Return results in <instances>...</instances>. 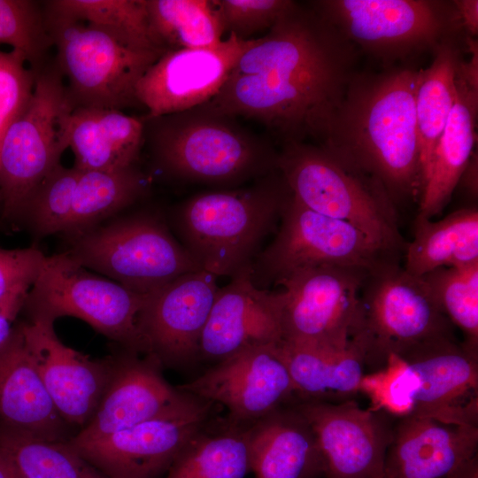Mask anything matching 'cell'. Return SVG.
<instances>
[{
    "instance_id": "obj_7",
    "label": "cell",
    "mask_w": 478,
    "mask_h": 478,
    "mask_svg": "<svg viewBox=\"0 0 478 478\" xmlns=\"http://www.w3.org/2000/svg\"><path fill=\"white\" fill-rule=\"evenodd\" d=\"M66 236L65 252L73 260L142 295L202 269L161 217L150 211L117 215Z\"/></svg>"
},
{
    "instance_id": "obj_2",
    "label": "cell",
    "mask_w": 478,
    "mask_h": 478,
    "mask_svg": "<svg viewBox=\"0 0 478 478\" xmlns=\"http://www.w3.org/2000/svg\"><path fill=\"white\" fill-rule=\"evenodd\" d=\"M417 71L353 75L318 145L378 183L397 209L422 189L414 93Z\"/></svg>"
},
{
    "instance_id": "obj_31",
    "label": "cell",
    "mask_w": 478,
    "mask_h": 478,
    "mask_svg": "<svg viewBox=\"0 0 478 478\" xmlns=\"http://www.w3.org/2000/svg\"><path fill=\"white\" fill-rule=\"evenodd\" d=\"M459 59L458 50L451 42H443L436 47L432 64L417 71L414 104L422 186L435 148L455 103Z\"/></svg>"
},
{
    "instance_id": "obj_32",
    "label": "cell",
    "mask_w": 478,
    "mask_h": 478,
    "mask_svg": "<svg viewBox=\"0 0 478 478\" xmlns=\"http://www.w3.org/2000/svg\"><path fill=\"white\" fill-rule=\"evenodd\" d=\"M251 473L246 428L210 421L184 446L164 478H245Z\"/></svg>"
},
{
    "instance_id": "obj_23",
    "label": "cell",
    "mask_w": 478,
    "mask_h": 478,
    "mask_svg": "<svg viewBox=\"0 0 478 478\" xmlns=\"http://www.w3.org/2000/svg\"><path fill=\"white\" fill-rule=\"evenodd\" d=\"M70 425L46 391L20 325L0 349V428L35 439L67 442Z\"/></svg>"
},
{
    "instance_id": "obj_5",
    "label": "cell",
    "mask_w": 478,
    "mask_h": 478,
    "mask_svg": "<svg viewBox=\"0 0 478 478\" xmlns=\"http://www.w3.org/2000/svg\"><path fill=\"white\" fill-rule=\"evenodd\" d=\"M278 171L303 205L352 225L391 258L404 256L397 209L378 183L305 142L282 145Z\"/></svg>"
},
{
    "instance_id": "obj_12",
    "label": "cell",
    "mask_w": 478,
    "mask_h": 478,
    "mask_svg": "<svg viewBox=\"0 0 478 478\" xmlns=\"http://www.w3.org/2000/svg\"><path fill=\"white\" fill-rule=\"evenodd\" d=\"M369 271L320 265L292 273L282 287L283 342L328 349L346 347L359 320V297Z\"/></svg>"
},
{
    "instance_id": "obj_29",
    "label": "cell",
    "mask_w": 478,
    "mask_h": 478,
    "mask_svg": "<svg viewBox=\"0 0 478 478\" xmlns=\"http://www.w3.org/2000/svg\"><path fill=\"white\" fill-rule=\"evenodd\" d=\"M403 258L404 269L419 277L440 267L478 262L477 207L459 209L436 221L417 215Z\"/></svg>"
},
{
    "instance_id": "obj_44",
    "label": "cell",
    "mask_w": 478,
    "mask_h": 478,
    "mask_svg": "<svg viewBox=\"0 0 478 478\" xmlns=\"http://www.w3.org/2000/svg\"><path fill=\"white\" fill-rule=\"evenodd\" d=\"M453 5L460 22L474 38L478 31V1L457 0L453 1Z\"/></svg>"
},
{
    "instance_id": "obj_6",
    "label": "cell",
    "mask_w": 478,
    "mask_h": 478,
    "mask_svg": "<svg viewBox=\"0 0 478 478\" xmlns=\"http://www.w3.org/2000/svg\"><path fill=\"white\" fill-rule=\"evenodd\" d=\"M73 107L53 60L36 71L31 96L8 127L0 150V215L16 228L29 201L59 165Z\"/></svg>"
},
{
    "instance_id": "obj_28",
    "label": "cell",
    "mask_w": 478,
    "mask_h": 478,
    "mask_svg": "<svg viewBox=\"0 0 478 478\" xmlns=\"http://www.w3.org/2000/svg\"><path fill=\"white\" fill-rule=\"evenodd\" d=\"M281 346L297 399L335 403L360 392L365 351L354 337L343 349L283 341Z\"/></svg>"
},
{
    "instance_id": "obj_42",
    "label": "cell",
    "mask_w": 478,
    "mask_h": 478,
    "mask_svg": "<svg viewBox=\"0 0 478 478\" xmlns=\"http://www.w3.org/2000/svg\"><path fill=\"white\" fill-rule=\"evenodd\" d=\"M45 255L36 248L0 247V297L19 288H31Z\"/></svg>"
},
{
    "instance_id": "obj_22",
    "label": "cell",
    "mask_w": 478,
    "mask_h": 478,
    "mask_svg": "<svg viewBox=\"0 0 478 478\" xmlns=\"http://www.w3.org/2000/svg\"><path fill=\"white\" fill-rule=\"evenodd\" d=\"M219 288L199 344V359L217 363L251 346L283 340L282 291L257 287L251 265Z\"/></svg>"
},
{
    "instance_id": "obj_37",
    "label": "cell",
    "mask_w": 478,
    "mask_h": 478,
    "mask_svg": "<svg viewBox=\"0 0 478 478\" xmlns=\"http://www.w3.org/2000/svg\"><path fill=\"white\" fill-rule=\"evenodd\" d=\"M0 44L11 46L35 71L49 63L52 43L45 26L42 3L0 0Z\"/></svg>"
},
{
    "instance_id": "obj_45",
    "label": "cell",
    "mask_w": 478,
    "mask_h": 478,
    "mask_svg": "<svg viewBox=\"0 0 478 478\" xmlns=\"http://www.w3.org/2000/svg\"><path fill=\"white\" fill-rule=\"evenodd\" d=\"M444 478H478L477 456H474L457 466Z\"/></svg>"
},
{
    "instance_id": "obj_34",
    "label": "cell",
    "mask_w": 478,
    "mask_h": 478,
    "mask_svg": "<svg viewBox=\"0 0 478 478\" xmlns=\"http://www.w3.org/2000/svg\"><path fill=\"white\" fill-rule=\"evenodd\" d=\"M49 9L111 33L141 50L164 54L155 36L145 0H50Z\"/></svg>"
},
{
    "instance_id": "obj_38",
    "label": "cell",
    "mask_w": 478,
    "mask_h": 478,
    "mask_svg": "<svg viewBox=\"0 0 478 478\" xmlns=\"http://www.w3.org/2000/svg\"><path fill=\"white\" fill-rule=\"evenodd\" d=\"M80 170L59 164L38 187L23 221L39 237L64 233L73 205Z\"/></svg>"
},
{
    "instance_id": "obj_26",
    "label": "cell",
    "mask_w": 478,
    "mask_h": 478,
    "mask_svg": "<svg viewBox=\"0 0 478 478\" xmlns=\"http://www.w3.org/2000/svg\"><path fill=\"white\" fill-rule=\"evenodd\" d=\"M144 118L124 111L73 109L67 145L79 170L112 171L137 165L143 147Z\"/></svg>"
},
{
    "instance_id": "obj_3",
    "label": "cell",
    "mask_w": 478,
    "mask_h": 478,
    "mask_svg": "<svg viewBox=\"0 0 478 478\" xmlns=\"http://www.w3.org/2000/svg\"><path fill=\"white\" fill-rule=\"evenodd\" d=\"M143 118V146L154 166L173 179L234 187L278 171L279 152L235 118L203 105Z\"/></svg>"
},
{
    "instance_id": "obj_18",
    "label": "cell",
    "mask_w": 478,
    "mask_h": 478,
    "mask_svg": "<svg viewBox=\"0 0 478 478\" xmlns=\"http://www.w3.org/2000/svg\"><path fill=\"white\" fill-rule=\"evenodd\" d=\"M216 278L200 269L146 295L138 315L144 354L169 367L199 359L201 335L219 289Z\"/></svg>"
},
{
    "instance_id": "obj_33",
    "label": "cell",
    "mask_w": 478,
    "mask_h": 478,
    "mask_svg": "<svg viewBox=\"0 0 478 478\" xmlns=\"http://www.w3.org/2000/svg\"><path fill=\"white\" fill-rule=\"evenodd\" d=\"M151 29L167 50L210 48L225 33L214 0H145Z\"/></svg>"
},
{
    "instance_id": "obj_35",
    "label": "cell",
    "mask_w": 478,
    "mask_h": 478,
    "mask_svg": "<svg viewBox=\"0 0 478 478\" xmlns=\"http://www.w3.org/2000/svg\"><path fill=\"white\" fill-rule=\"evenodd\" d=\"M0 450L22 478H105L68 441L39 440L0 428Z\"/></svg>"
},
{
    "instance_id": "obj_20",
    "label": "cell",
    "mask_w": 478,
    "mask_h": 478,
    "mask_svg": "<svg viewBox=\"0 0 478 478\" xmlns=\"http://www.w3.org/2000/svg\"><path fill=\"white\" fill-rule=\"evenodd\" d=\"M20 325L42 382L61 417L80 428L93 416L110 382L115 358L94 359L63 343L54 322L29 319Z\"/></svg>"
},
{
    "instance_id": "obj_17",
    "label": "cell",
    "mask_w": 478,
    "mask_h": 478,
    "mask_svg": "<svg viewBox=\"0 0 478 478\" xmlns=\"http://www.w3.org/2000/svg\"><path fill=\"white\" fill-rule=\"evenodd\" d=\"M315 435L325 478H386L385 462L393 427L383 412L355 401H294Z\"/></svg>"
},
{
    "instance_id": "obj_21",
    "label": "cell",
    "mask_w": 478,
    "mask_h": 478,
    "mask_svg": "<svg viewBox=\"0 0 478 478\" xmlns=\"http://www.w3.org/2000/svg\"><path fill=\"white\" fill-rule=\"evenodd\" d=\"M398 357L419 381L410 415L477 426L478 354L447 336L420 343Z\"/></svg>"
},
{
    "instance_id": "obj_36",
    "label": "cell",
    "mask_w": 478,
    "mask_h": 478,
    "mask_svg": "<svg viewBox=\"0 0 478 478\" xmlns=\"http://www.w3.org/2000/svg\"><path fill=\"white\" fill-rule=\"evenodd\" d=\"M421 277L443 313L462 331V343L478 354V262L440 267Z\"/></svg>"
},
{
    "instance_id": "obj_19",
    "label": "cell",
    "mask_w": 478,
    "mask_h": 478,
    "mask_svg": "<svg viewBox=\"0 0 478 478\" xmlns=\"http://www.w3.org/2000/svg\"><path fill=\"white\" fill-rule=\"evenodd\" d=\"M211 410L166 416L89 440L68 443L105 478H160L211 421Z\"/></svg>"
},
{
    "instance_id": "obj_25",
    "label": "cell",
    "mask_w": 478,
    "mask_h": 478,
    "mask_svg": "<svg viewBox=\"0 0 478 478\" xmlns=\"http://www.w3.org/2000/svg\"><path fill=\"white\" fill-rule=\"evenodd\" d=\"M294 401L246 427L255 478H325L313 430Z\"/></svg>"
},
{
    "instance_id": "obj_41",
    "label": "cell",
    "mask_w": 478,
    "mask_h": 478,
    "mask_svg": "<svg viewBox=\"0 0 478 478\" xmlns=\"http://www.w3.org/2000/svg\"><path fill=\"white\" fill-rule=\"evenodd\" d=\"M35 74L19 53L0 50V150L8 127L31 96Z\"/></svg>"
},
{
    "instance_id": "obj_8",
    "label": "cell",
    "mask_w": 478,
    "mask_h": 478,
    "mask_svg": "<svg viewBox=\"0 0 478 478\" xmlns=\"http://www.w3.org/2000/svg\"><path fill=\"white\" fill-rule=\"evenodd\" d=\"M42 3L56 50L53 62L73 109L123 111L138 106L136 84L162 54L135 49L104 29L59 14Z\"/></svg>"
},
{
    "instance_id": "obj_30",
    "label": "cell",
    "mask_w": 478,
    "mask_h": 478,
    "mask_svg": "<svg viewBox=\"0 0 478 478\" xmlns=\"http://www.w3.org/2000/svg\"><path fill=\"white\" fill-rule=\"evenodd\" d=\"M149 188L138 165L112 170H80L71 213L64 231L70 235L119 215L143 198Z\"/></svg>"
},
{
    "instance_id": "obj_43",
    "label": "cell",
    "mask_w": 478,
    "mask_h": 478,
    "mask_svg": "<svg viewBox=\"0 0 478 478\" xmlns=\"http://www.w3.org/2000/svg\"><path fill=\"white\" fill-rule=\"evenodd\" d=\"M30 288L13 289L0 297V349L8 342L15 328L14 322L24 309Z\"/></svg>"
},
{
    "instance_id": "obj_16",
    "label": "cell",
    "mask_w": 478,
    "mask_h": 478,
    "mask_svg": "<svg viewBox=\"0 0 478 478\" xmlns=\"http://www.w3.org/2000/svg\"><path fill=\"white\" fill-rule=\"evenodd\" d=\"M255 42L256 39L228 34L213 47L166 51L135 87L136 100L147 112L145 117L185 112L211 101Z\"/></svg>"
},
{
    "instance_id": "obj_4",
    "label": "cell",
    "mask_w": 478,
    "mask_h": 478,
    "mask_svg": "<svg viewBox=\"0 0 478 478\" xmlns=\"http://www.w3.org/2000/svg\"><path fill=\"white\" fill-rule=\"evenodd\" d=\"M290 195L276 171L244 188L193 196L179 205L174 223L182 245L202 269L231 277L252 265Z\"/></svg>"
},
{
    "instance_id": "obj_14",
    "label": "cell",
    "mask_w": 478,
    "mask_h": 478,
    "mask_svg": "<svg viewBox=\"0 0 478 478\" xmlns=\"http://www.w3.org/2000/svg\"><path fill=\"white\" fill-rule=\"evenodd\" d=\"M281 343L241 350L178 388L223 405L227 423L249 427L297 399Z\"/></svg>"
},
{
    "instance_id": "obj_24",
    "label": "cell",
    "mask_w": 478,
    "mask_h": 478,
    "mask_svg": "<svg viewBox=\"0 0 478 478\" xmlns=\"http://www.w3.org/2000/svg\"><path fill=\"white\" fill-rule=\"evenodd\" d=\"M478 426L447 425L408 415L393 427L386 478H444L476 455Z\"/></svg>"
},
{
    "instance_id": "obj_10",
    "label": "cell",
    "mask_w": 478,
    "mask_h": 478,
    "mask_svg": "<svg viewBox=\"0 0 478 478\" xmlns=\"http://www.w3.org/2000/svg\"><path fill=\"white\" fill-rule=\"evenodd\" d=\"M146 295L96 274L66 252L45 256L24 305L29 319H80L127 351L144 353L138 315Z\"/></svg>"
},
{
    "instance_id": "obj_13",
    "label": "cell",
    "mask_w": 478,
    "mask_h": 478,
    "mask_svg": "<svg viewBox=\"0 0 478 478\" xmlns=\"http://www.w3.org/2000/svg\"><path fill=\"white\" fill-rule=\"evenodd\" d=\"M311 5L351 44L379 56H402L440 40L459 20L456 10L427 0H324Z\"/></svg>"
},
{
    "instance_id": "obj_9",
    "label": "cell",
    "mask_w": 478,
    "mask_h": 478,
    "mask_svg": "<svg viewBox=\"0 0 478 478\" xmlns=\"http://www.w3.org/2000/svg\"><path fill=\"white\" fill-rule=\"evenodd\" d=\"M359 302V320L351 337L362 344L366 366L374 371L384 366L391 355L454 336V326L425 280L408 274L399 261H388L367 273Z\"/></svg>"
},
{
    "instance_id": "obj_15",
    "label": "cell",
    "mask_w": 478,
    "mask_h": 478,
    "mask_svg": "<svg viewBox=\"0 0 478 478\" xmlns=\"http://www.w3.org/2000/svg\"><path fill=\"white\" fill-rule=\"evenodd\" d=\"M151 355L115 358L110 382L91 419L72 438L89 440L150 420L211 410L212 403L171 386Z\"/></svg>"
},
{
    "instance_id": "obj_1",
    "label": "cell",
    "mask_w": 478,
    "mask_h": 478,
    "mask_svg": "<svg viewBox=\"0 0 478 478\" xmlns=\"http://www.w3.org/2000/svg\"><path fill=\"white\" fill-rule=\"evenodd\" d=\"M352 46L312 6L295 2L202 105L255 120L282 145L307 137L320 143L354 75Z\"/></svg>"
},
{
    "instance_id": "obj_46",
    "label": "cell",
    "mask_w": 478,
    "mask_h": 478,
    "mask_svg": "<svg viewBox=\"0 0 478 478\" xmlns=\"http://www.w3.org/2000/svg\"><path fill=\"white\" fill-rule=\"evenodd\" d=\"M0 478H22L9 457L0 450Z\"/></svg>"
},
{
    "instance_id": "obj_11",
    "label": "cell",
    "mask_w": 478,
    "mask_h": 478,
    "mask_svg": "<svg viewBox=\"0 0 478 478\" xmlns=\"http://www.w3.org/2000/svg\"><path fill=\"white\" fill-rule=\"evenodd\" d=\"M395 259L352 225L318 213L290 195L274 240L251 265L254 284L266 289L292 273L320 265L371 271Z\"/></svg>"
},
{
    "instance_id": "obj_27",
    "label": "cell",
    "mask_w": 478,
    "mask_h": 478,
    "mask_svg": "<svg viewBox=\"0 0 478 478\" xmlns=\"http://www.w3.org/2000/svg\"><path fill=\"white\" fill-rule=\"evenodd\" d=\"M478 91L456 74V99L435 148L418 201V216L432 220L449 203L476 142Z\"/></svg>"
},
{
    "instance_id": "obj_40",
    "label": "cell",
    "mask_w": 478,
    "mask_h": 478,
    "mask_svg": "<svg viewBox=\"0 0 478 478\" xmlns=\"http://www.w3.org/2000/svg\"><path fill=\"white\" fill-rule=\"evenodd\" d=\"M225 32L249 40L255 33L270 29L290 9V0H214Z\"/></svg>"
},
{
    "instance_id": "obj_39",
    "label": "cell",
    "mask_w": 478,
    "mask_h": 478,
    "mask_svg": "<svg viewBox=\"0 0 478 478\" xmlns=\"http://www.w3.org/2000/svg\"><path fill=\"white\" fill-rule=\"evenodd\" d=\"M419 381L398 356L391 355L382 368L365 374L360 392L367 395L372 408L399 418L412 413Z\"/></svg>"
}]
</instances>
